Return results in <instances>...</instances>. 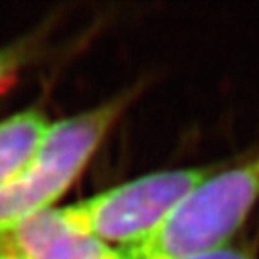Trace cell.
<instances>
[{
	"mask_svg": "<svg viewBox=\"0 0 259 259\" xmlns=\"http://www.w3.org/2000/svg\"><path fill=\"white\" fill-rule=\"evenodd\" d=\"M259 200V155L222 173H209L184 196L130 259H182L223 248Z\"/></svg>",
	"mask_w": 259,
	"mask_h": 259,
	"instance_id": "cell-1",
	"label": "cell"
},
{
	"mask_svg": "<svg viewBox=\"0 0 259 259\" xmlns=\"http://www.w3.org/2000/svg\"><path fill=\"white\" fill-rule=\"evenodd\" d=\"M126 101L115 99L49 126L31 160L0 189V234L53 207L87 166Z\"/></svg>",
	"mask_w": 259,
	"mask_h": 259,
	"instance_id": "cell-2",
	"label": "cell"
},
{
	"mask_svg": "<svg viewBox=\"0 0 259 259\" xmlns=\"http://www.w3.org/2000/svg\"><path fill=\"white\" fill-rule=\"evenodd\" d=\"M207 175L209 169L203 167L153 173L61 210L81 231L108 245L117 243L121 248H132L144 241Z\"/></svg>",
	"mask_w": 259,
	"mask_h": 259,
	"instance_id": "cell-3",
	"label": "cell"
},
{
	"mask_svg": "<svg viewBox=\"0 0 259 259\" xmlns=\"http://www.w3.org/2000/svg\"><path fill=\"white\" fill-rule=\"evenodd\" d=\"M0 250L22 259H130L65 218L61 209H45L0 234Z\"/></svg>",
	"mask_w": 259,
	"mask_h": 259,
	"instance_id": "cell-4",
	"label": "cell"
},
{
	"mask_svg": "<svg viewBox=\"0 0 259 259\" xmlns=\"http://www.w3.org/2000/svg\"><path fill=\"white\" fill-rule=\"evenodd\" d=\"M49 126L47 119L34 110L0 122V189L31 160Z\"/></svg>",
	"mask_w": 259,
	"mask_h": 259,
	"instance_id": "cell-5",
	"label": "cell"
},
{
	"mask_svg": "<svg viewBox=\"0 0 259 259\" xmlns=\"http://www.w3.org/2000/svg\"><path fill=\"white\" fill-rule=\"evenodd\" d=\"M25 60V45H11L0 49V92L15 81Z\"/></svg>",
	"mask_w": 259,
	"mask_h": 259,
	"instance_id": "cell-6",
	"label": "cell"
},
{
	"mask_svg": "<svg viewBox=\"0 0 259 259\" xmlns=\"http://www.w3.org/2000/svg\"><path fill=\"white\" fill-rule=\"evenodd\" d=\"M182 259H252L248 257L245 252L234 250V248H218V250L203 252V254L191 255V257H182Z\"/></svg>",
	"mask_w": 259,
	"mask_h": 259,
	"instance_id": "cell-7",
	"label": "cell"
},
{
	"mask_svg": "<svg viewBox=\"0 0 259 259\" xmlns=\"http://www.w3.org/2000/svg\"><path fill=\"white\" fill-rule=\"evenodd\" d=\"M0 259H22L20 255L13 254V252H8V250H0Z\"/></svg>",
	"mask_w": 259,
	"mask_h": 259,
	"instance_id": "cell-8",
	"label": "cell"
}]
</instances>
